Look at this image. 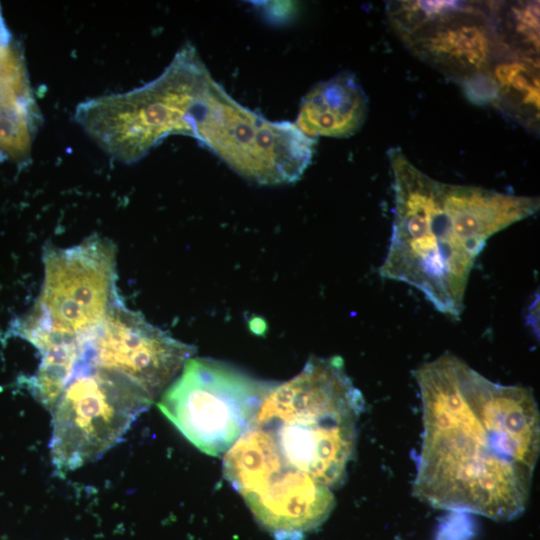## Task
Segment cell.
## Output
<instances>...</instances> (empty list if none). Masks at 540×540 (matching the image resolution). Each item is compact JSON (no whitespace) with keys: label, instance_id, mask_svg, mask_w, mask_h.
Segmentation results:
<instances>
[{"label":"cell","instance_id":"cell-11","mask_svg":"<svg viewBox=\"0 0 540 540\" xmlns=\"http://www.w3.org/2000/svg\"><path fill=\"white\" fill-rule=\"evenodd\" d=\"M78 356L124 374L155 399L195 353L136 311L116 305L97 327L75 338Z\"/></svg>","mask_w":540,"mask_h":540},{"label":"cell","instance_id":"cell-6","mask_svg":"<svg viewBox=\"0 0 540 540\" xmlns=\"http://www.w3.org/2000/svg\"><path fill=\"white\" fill-rule=\"evenodd\" d=\"M245 179L260 185L298 180L315 139L291 122H275L236 102L213 78L196 101L190 135Z\"/></svg>","mask_w":540,"mask_h":540},{"label":"cell","instance_id":"cell-3","mask_svg":"<svg viewBox=\"0 0 540 540\" xmlns=\"http://www.w3.org/2000/svg\"><path fill=\"white\" fill-rule=\"evenodd\" d=\"M364 407L341 357L312 356L295 377L274 384L254 426L274 436L292 466L334 488L355 454Z\"/></svg>","mask_w":540,"mask_h":540},{"label":"cell","instance_id":"cell-10","mask_svg":"<svg viewBox=\"0 0 540 540\" xmlns=\"http://www.w3.org/2000/svg\"><path fill=\"white\" fill-rule=\"evenodd\" d=\"M389 19L415 54L461 83L491 75L505 45L494 4L456 1H399Z\"/></svg>","mask_w":540,"mask_h":540},{"label":"cell","instance_id":"cell-8","mask_svg":"<svg viewBox=\"0 0 540 540\" xmlns=\"http://www.w3.org/2000/svg\"><path fill=\"white\" fill-rule=\"evenodd\" d=\"M153 398L117 371L76 359L51 408V459L66 474L114 447Z\"/></svg>","mask_w":540,"mask_h":540},{"label":"cell","instance_id":"cell-12","mask_svg":"<svg viewBox=\"0 0 540 540\" xmlns=\"http://www.w3.org/2000/svg\"><path fill=\"white\" fill-rule=\"evenodd\" d=\"M368 112V98L348 71L315 84L302 98L295 121L307 137L343 138L356 133Z\"/></svg>","mask_w":540,"mask_h":540},{"label":"cell","instance_id":"cell-9","mask_svg":"<svg viewBox=\"0 0 540 540\" xmlns=\"http://www.w3.org/2000/svg\"><path fill=\"white\" fill-rule=\"evenodd\" d=\"M274 384L223 361L191 357L158 407L196 448L219 456L254 426Z\"/></svg>","mask_w":540,"mask_h":540},{"label":"cell","instance_id":"cell-15","mask_svg":"<svg viewBox=\"0 0 540 540\" xmlns=\"http://www.w3.org/2000/svg\"><path fill=\"white\" fill-rule=\"evenodd\" d=\"M2 160H3V157H2V155L0 154V161H2Z\"/></svg>","mask_w":540,"mask_h":540},{"label":"cell","instance_id":"cell-7","mask_svg":"<svg viewBox=\"0 0 540 540\" xmlns=\"http://www.w3.org/2000/svg\"><path fill=\"white\" fill-rule=\"evenodd\" d=\"M223 474L275 540H303L331 514V488L292 466L274 436L253 426L224 454Z\"/></svg>","mask_w":540,"mask_h":540},{"label":"cell","instance_id":"cell-13","mask_svg":"<svg viewBox=\"0 0 540 540\" xmlns=\"http://www.w3.org/2000/svg\"><path fill=\"white\" fill-rule=\"evenodd\" d=\"M36 104L20 45L0 44V129L25 116Z\"/></svg>","mask_w":540,"mask_h":540},{"label":"cell","instance_id":"cell-14","mask_svg":"<svg viewBox=\"0 0 540 540\" xmlns=\"http://www.w3.org/2000/svg\"><path fill=\"white\" fill-rule=\"evenodd\" d=\"M12 39H13L12 35L7 29V26L5 24V21L2 15L1 7H0V44L9 42Z\"/></svg>","mask_w":540,"mask_h":540},{"label":"cell","instance_id":"cell-5","mask_svg":"<svg viewBox=\"0 0 540 540\" xmlns=\"http://www.w3.org/2000/svg\"><path fill=\"white\" fill-rule=\"evenodd\" d=\"M44 278L34 306L13 325L33 346L72 339L97 327L121 300L116 245L90 236L69 248L46 246Z\"/></svg>","mask_w":540,"mask_h":540},{"label":"cell","instance_id":"cell-2","mask_svg":"<svg viewBox=\"0 0 540 540\" xmlns=\"http://www.w3.org/2000/svg\"><path fill=\"white\" fill-rule=\"evenodd\" d=\"M393 178L392 235L383 278L417 288L458 318L474 262L488 239L539 209V198L437 181L398 147L387 152Z\"/></svg>","mask_w":540,"mask_h":540},{"label":"cell","instance_id":"cell-1","mask_svg":"<svg viewBox=\"0 0 540 540\" xmlns=\"http://www.w3.org/2000/svg\"><path fill=\"white\" fill-rule=\"evenodd\" d=\"M415 379L423 434L413 495L437 509L519 517L540 450L533 391L495 383L448 352L417 368Z\"/></svg>","mask_w":540,"mask_h":540},{"label":"cell","instance_id":"cell-4","mask_svg":"<svg viewBox=\"0 0 540 540\" xmlns=\"http://www.w3.org/2000/svg\"><path fill=\"white\" fill-rule=\"evenodd\" d=\"M211 78L195 47L185 44L156 79L84 101L75 119L111 157L135 162L169 135L188 134L192 109Z\"/></svg>","mask_w":540,"mask_h":540}]
</instances>
